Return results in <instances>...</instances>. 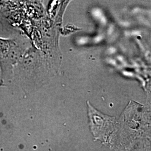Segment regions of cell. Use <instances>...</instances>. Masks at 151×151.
<instances>
[{
  "mask_svg": "<svg viewBox=\"0 0 151 151\" xmlns=\"http://www.w3.org/2000/svg\"><path fill=\"white\" fill-rule=\"evenodd\" d=\"M88 111L94 137L109 144L117 129L118 124L115 120L99 113L90 105Z\"/></svg>",
  "mask_w": 151,
  "mask_h": 151,
  "instance_id": "cell-1",
  "label": "cell"
},
{
  "mask_svg": "<svg viewBox=\"0 0 151 151\" xmlns=\"http://www.w3.org/2000/svg\"><path fill=\"white\" fill-rule=\"evenodd\" d=\"M143 134L146 138L151 141V127L145 128L143 131Z\"/></svg>",
  "mask_w": 151,
  "mask_h": 151,
  "instance_id": "cell-2",
  "label": "cell"
},
{
  "mask_svg": "<svg viewBox=\"0 0 151 151\" xmlns=\"http://www.w3.org/2000/svg\"><path fill=\"white\" fill-rule=\"evenodd\" d=\"M146 151H151V140H148L147 146V149Z\"/></svg>",
  "mask_w": 151,
  "mask_h": 151,
  "instance_id": "cell-3",
  "label": "cell"
}]
</instances>
